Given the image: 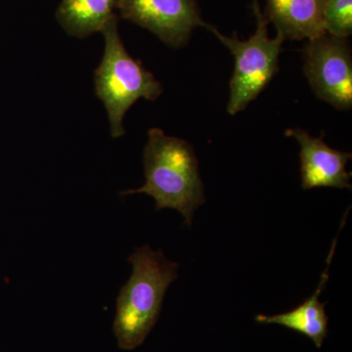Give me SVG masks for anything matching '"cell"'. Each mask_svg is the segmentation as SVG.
<instances>
[{
	"mask_svg": "<svg viewBox=\"0 0 352 352\" xmlns=\"http://www.w3.org/2000/svg\"><path fill=\"white\" fill-rule=\"evenodd\" d=\"M285 135L295 138L300 148V175L305 190L332 187L351 190V173L346 164L351 153L333 149L326 144L323 136L315 138L302 129H289Z\"/></svg>",
	"mask_w": 352,
	"mask_h": 352,
	"instance_id": "52a82bcc",
	"label": "cell"
},
{
	"mask_svg": "<svg viewBox=\"0 0 352 352\" xmlns=\"http://www.w3.org/2000/svg\"><path fill=\"white\" fill-rule=\"evenodd\" d=\"M324 27L330 36L349 38L352 34V0H327Z\"/></svg>",
	"mask_w": 352,
	"mask_h": 352,
	"instance_id": "8fae6325",
	"label": "cell"
},
{
	"mask_svg": "<svg viewBox=\"0 0 352 352\" xmlns=\"http://www.w3.org/2000/svg\"><path fill=\"white\" fill-rule=\"evenodd\" d=\"M120 17L153 32L170 47H184L194 30L206 28L196 0H117Z\"/></svg>",
	"mask_w": 352,
	"mask_h": 352,
	"instance_id": "8992f818",
	"label": "cell"
},
{
	"mask_svg": "<svg viewBox=\"0 0 352 352\" xmlns=\"http://www.w3.org/2000/svg\"><path fill=\"white\" fill-rule=\"evenodd\" d=\"M327 0H266L265 15L285 41H302L326 34L324 10Z\"/></svg>",
	"mask_w": 352,
	"mask_h": 352,
	"instance_id": "ba28073f",
	"label": "cell"
},
{
	"mask_svg": "<svg viewBox=\"0 0 352 352\" xmlns=\"http://www.w3.org/2000/svg\"><path fill=\"white\" fill-rule=\"evenodd\" d=\"M143 163L145 184L122 191L120 195L151 196L156 201V210L173 208L182 214L185 226H191L197 208L206 201L193 146L154 127L148 131Z\"/></svg>",
	"mask_w": 352,
	"mask_h": 352,
	"instance_id": "6da1fadb",
	"label": "cell"
},
{
	"mask_svg": "<svg viewBox=\"0 0 352 352\" xmlns=\"http://www.w3.org/2000/svg\"><path fill=\"white\" fill-rule=\"evenodd\" d=\"M303 72L320 100L338 110L352 108V52L349 38L323 34L303 48Z\"/></svg>",
	"mask_w": 352,
	"mask_h": 352,
	"instance_id": "5b68a950",
	"label": "cell"
},
{
	"mask_svg": "<svg viewBox=\"0 0 352 352\" xmlns=\"http://www.w3.org/2000/svg\"><path fill=\"white\" fill-rule=\"evenodd\" d=\"M252 11L256 17V31L247 41H241L236 32L228 36L221 34L214 25H206V29L228 48L235 59L227 104V112L230 116L245 110L252 101L256 100L279 71V56L285 39L278 34L276 38H270V22L261 11L258 0L252 2Z\"/></svg>",
	"mask_w": 352,
	"mask_h": 352,
	"instance_id": "277c9868",
	"label": "cell"
},
{
	"mask_svg": "<svg viewBox=\"0 0 352 352\" xmlns=\"http://www.w3.org/2000/svg\"><path fill=\"white\" fill-rule=\"evenodd\" d=\"M117 0H62L58 22L69 36L85 38L102 31L116 15Z\"/></svg>",
	"mask_w": 352,
	"mask_h": 352,
	"instance_id": "30bf717a",
	"label": "cell"
},
{
	"mask_svg": "<svg viewBox=\"0 0 352 352\" xmlns=\"http://www.w3.org/2000/svg\"><path fill=\"white\" fill-rule=\"evenodd\" d=\"M119 18L113 16L101 32L105 50L95 69V92L105 106L113 138L124 135V118L140 98L156 101L163 87L152 73L127 52L119 34Z\"/></svg>",
	"mask_w": 352,
	"mask_h": 352,
	"instance_id": "3957f363",
	"label": "cell"
},
{
	"mask_svg": "<svg viewBox=\"0 0 352 352\" xmlns=\"http://www.w3.org/2000/svg\"><path fill=\"white\" fill-rule=\"evenodd\" d=\"M129 261L132 274L118 296L113 325L118 346L124 351L141 346L154 328L179 266L147 245L136 249Z\"/></svg>",
	"mask_w": 352,
	"mask_h": 352,
	"instance_id": "7a4b0ae2",
	"label": "cell"
},
{
	"mask_svg": "<svg viewBox=\"0 0 352 352\" xmlns=\"http://www.w3.org/2000/svg\"><path fill=\"white\" fill-rule=\"evenodd\" d=\"M337 242L338 237H336L328 256L326 270L322 274L320 282L314 295L292 311L272 315V316L259 314L256 317V321L259 324H277L289 330L302 333L309 338L314 342L315 346L320 349L324 340L328 335L329 318L326 314V303L319 302V296L328 282L329 268L333 261Z\"/></svg>",
	"mask_w": 352,
	"mask_h": 352,
	"instance_id": "9c48e42d",
	"label": "cell"
}]
</instances>
